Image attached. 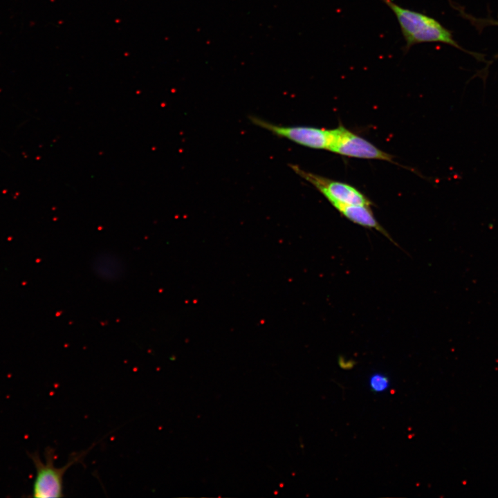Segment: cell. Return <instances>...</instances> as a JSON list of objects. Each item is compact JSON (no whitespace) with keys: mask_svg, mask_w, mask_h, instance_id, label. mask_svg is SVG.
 Returning a JSON list of instances; mask_svg holds the SVG:
<instances>
[{"mask_svg":"<svg viewBox=\"0 0 498 498\" xmlns=\"http://www.w3.org/2000/svg\"><path fill=\"white\" fill-rule=\"evenodd\" d=\"M369 383L371 391L376 393L385 391L390 385L388 376L380 373L372 374L369 378Z\"/></svg>","mask_w":498,"mask_h":498,"instance_id":"obj_6","label":"cell"},{"mask_svg":"<svg viewBox=\"0 0 498 498\" xmlns=\"http://www.w3.org/2000/svg\"><path fill=\"white\" fill-rule=\"evenodd\" d=\"M381 1L391 10L398 20L405 41V53L414 45L427 42H441L459 47L451 33L433 17L403 8L391 0Z\"/></svg>","mask_w":498,"mask_h":498,"instance_id":"obj_1","label":"cell"},{"mask_svg":"<svg viewBox=\"0 0 498 498\" xmlns=\"http://www.w3.org/2000/svg\"><path fill=\"white\" fill-rule=\"evenodd\" d=\"M293 170L311 183L331 203L340 202L349 205L370 206L371 202L354 187L308 172L299 166L290 165Z\"/></svg>","mask_w":498,"mask_h":498,"instance_id":"obj_3","label":"cell"},{"mask_svg":"<svg viewBox=\"0 0 498 498\" xmlns=\"http://www.w3.org/2000/svg\"><path fill=\"white\" fill-rule=\"evenodd\" d=\"M89 449L73 453L67 463L61 468L55 466L56 459L55 450L51 447L45 449L44 463L38 452L28 453L36 470V477L33 483V497L37 498L62 497L63 478L68 468L76 463L82 462L84 456L95 446Z\"/></svg>","mask_w":498,"mask_h":498,"instance_id":"obj_2","label":"cell"},{"mask_svg":"<svg viewBox=\"0 0 498 498\" xmlns=\"http://www.w3.org/2000/svg\"><path fill=\"white\" fill-rule=\"evenodd\" d=\"M331 204L351 221L366 228L375 229L393 241L388 233L375 219L369 206L349 205L335 201L331 202Z\"/></svg>","mask_w":498,"mask_h":498,"instance_id":"obj_5","label":"cell"},{"mask_svg":"<svg viewBox=\"0 0 498 498\" xmlns=\"http://www.w3.org/2000/svg\"><path fill=\"white\" fill-rule=\"evenodd\" d=\"M333 138L329 151L343 156L391 161L393 157L342 126L333 129Z\"/></svg>","mask_w":498,"mask_h":498,"instance_id":"obj_4","label":"cell"}]
</instances>
